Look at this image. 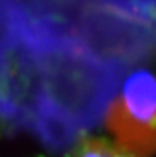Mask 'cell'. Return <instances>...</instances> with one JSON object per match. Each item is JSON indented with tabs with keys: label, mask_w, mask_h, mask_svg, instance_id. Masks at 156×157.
I'll use <instances>...</instances> for the list:
<instances>
[{
	"label": "cell",
	"mask_w": 156,
	"mask_h": 157,
	"mask_svg": "<svg viewBox=\"0 0 156 157\" xmlns=\"http://www.w3.org/2000/svg\"><path fill=\"white\" fill-rule=\"evenodd\" d=\"M69 157H138L119 145L109 136H86L83 137Z\"/></svg>",
	"instance_id": "obj_2"
},
{
	"label": "cell",
	"mask_w": 156,
	"mask_h": 157,
	"mask_svg": "<svg viewBox=\"0 0 156 157\" xmlns=\"http://www.w3.org/2000/svg\"><path fill=\"white\" fill-rule=\"evenodd\" d=\"M107 136L138 157L156 156V75H130L106 110Z\"/></svg>",
	"instance_id": "obj_1"
}]
</instances>
